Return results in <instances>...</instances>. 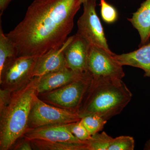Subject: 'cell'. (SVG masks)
I'll return each instance as SVG.
<instances>
[{
  "label": "cell",
  "mask_w": 150,
  "mask_h": 150,
  "mask_svg": "<svg viewBox=\"0 0 150 150\" xmlns=\"http://www.w3.org/2000/svg\"><path fill=\"white\" fill-rule=\"evenodd\" d=\"M127 19L139 32L141 38L140 47L148 43L150 38V0L142 3L131 18Z\"/></svg>",
  "instance_id": "obj_14"
},
{
  "label": "cell",
  "mask_w": 150,
  "mask_h": 150,
  "mask_svg": "<svg viewBox=\"0 0 150 150\" xmlns=\"http://www.w3.org/2000/svg\"><path fill=\"white\" fill-rule=\"evenodd\" d=\"M132 96L122 79L93 77L78 113L81 118L95 115L108 121L120 114L130 102Z\"/></svg>",
  "instance_id": "obj_3"
},
{
  "label": "cell",
  "mask_w": 150,
  "mask_h": 150,
  "mask_svg": "<svg viewBox=\"0 0 150 150\" xmlns=\"http://www.w3.org/2000/svg\"><path fill=\"white\" fill-rule=\"evenodd\" d=\"M0 25V73L8 64L17 57L14 44L3 32Z\"/></svg>",
  "instance_id": "obj_15"
},
{
  "label": "cell",
  "mask_w": 150,
  "mask_h": 150,
  "mask_svg": "<svg viewBox=\"0 0 150 150\" xmlns=\"http://www.w3.org/2000/svg\"><path fill=\"white\" fill-rule=\"evenodd\" d=\"M92 79V76L87 71L76 80L46 93L45 98L59 107L78 111Z\"/></svg>",
  "instance_id": "obj_5"
},
{
  "label": "cell",
  "mask_w": 150,
  "mask_h": 150,
  "mask_svg": "<svg viewBox=\"0 0 150 150\" xmlns=\"http://www.w3.org/2000/svg\"><path fill=\"white\" fill-rule=\"evenodd\" d=\"M11 0H0V16L2 15L4 11L7 8Z\"/></svg>",
  "instance_id": "obj_23"
},
{
  "label": "cell",
  "mask_w": 150,
  "mask_h": 150,
  "mask_svg": "<svg viewBox=\"0 0 150 150\" xmlns=\"http://www.w3.org/2000/svg\"><path fill=\"white\" fill-rule=\"evenodd\" d=\"M81 119L78 111L49 105L39 99L37 95L30 113L28 129L54 124H69Z\"/></svg>",
  "instance_id": "obj_4"
},
{
  "label": "cell",
  "mask_w": 150,
  "mask_h": 150,
  "mask_svg": "<svg viewBox=\"0 0 150 150\" xmlns=\"http://www.w3.org/2000/svg\"><path fill=\"white\" fill-rule=\"evenodd\" d=\"M115 54L99 47L89 45L88 71L93 77L123 79L125 76L123 66L115 59Z\"/></svg>",
  "instance_id": "obj_8"
},
{
  "label": "cell",
  "mask_w": 150,
  "mask_h": 150,
  "mask_svg": "<svg viewBox=\"0 0 150 150\" xmlns=\"http://www.w3.org/2000/svg\"><path fill=\"white\" fill-rule=\"evenodd\" d=\"M81 121L91 136L102 131L107 121L95 115H86L82 118Z\"/></svg>",
  "instance_id": "obj_18"
},
{
  "label": "cell",
  "mask_w": 150,
  "mask_h": 150,
  "mask_svg": "<svg viewBox=\"0 0 150 150\" xmlns=\"http://www.w3.org/2000/svg\"><path fill=\"white\" fill-rule=\"evenodd\" d=\"M81 2L82 4H83L87 0H81Z\"/></svg>",
  "instance_id": "obj_25"
},
{
  "label": "cell",
  "mask_w": 150,
  "mask_h": 150,
  "mask_svg": "<svg viewBox=\"0 0 150 150\" xmlns=\"http://www.w3.org/2000/svg\"><path fill=\"white\" fill-rule=\"evenodd\" d=\"M89 44L80 35L76 33L72 41L64 51L67 67L79 73L88 71V56Z\"/></svg>",
  "instance_id": "obj_11"
},
{
  "label": "cell",
  "mask_w": 150,
  "mask_h": 150,
  "mask_svg": "<svg viewBox=\"0 0 150 150\" xmlns=\"http://www.w3.org/2000/svg\"><path fill=\"white\" fill-rule=\"evenodd\" d=\"M67 126L71 133L81 142H86L91 137V135L88 133L81 120L67 124Z\"/></svg>",
  "instance_id": "obj_21"
},
{
  "label": "cell",
  "mask_w": 150,
  "mask_h": 150,
  "mask_svg": "<svg viewBox=\"0 0 150 150\" xmlns=\"http://www.w3.org/2000/svg\"><path fill=\"white\" fill-rule=\"evenodd\" d=\"M14 149L13 150H31L33 148L30 141L25 139L24 142L18 144Z\"/></svg>",
  "instance_id": "obj_22"
},
{
  "label": "cell",
  "mask_w": 150,
  "mask_h": 150,
  "mask_svg": "<svg viewBox=\"0 0 150 150\" xmlns=\"http://www.w3.org/2000/svg\"><path fill=\"white\" fill-rule=\"evenodd\" d=\"M33 147L40 150H87L85 143L51 142L43 140L30 141Z\"/></svg>",
  "instance_id": "obj_16"
},
{
  "label": "cell",
  "mask_w": 150,
  "mask_h": 150,
  "mask_svg": "<svg viewBox=\"0 0 150 150\" xmlns=\"http://www.w3.org/2000/svg\"><path fill=\"white\" fill-rule=\"evenodd\" d=\"M112 139L104 131L97 133L86 142L87 150H108Z\"/></svg>",
  "instance_id": "obj_17"
},
{
  "label": "cell",
  "mask_w": 150,
  "mask_h": 150,
  "mask_svg": "<svg viewBox=\"0 0 150 150\" xmlns=\"http://www.w3.org/2000/svg\"><path fill=\"white\" fill-rule=\"evenodd\" d=\"M23 137L30 141L38 140L51 142L86 143L77 139L69 130L67 124H54L28 129Z\"/></svg>",
  "instance_id": "obj_9"
},
{
  "label": "cell",
  "mask_w": 150,
  "mask_h": 150,
  "mask_svg": "<svg viewBox=\"0 0 150 150\" xmlns=\"http://www.w3.org/2000/svg\"><path fill=\"white\" fill-rule=\"evenodd\" d=\"M38 77H34L13 91L1 89L0 150H9L28 130L33 103L38 95Z\"/></svg>",
  "instance_id": "obj_2"
},
{
  "label": "cell",
  "mask_w": 150,
  "mask_h": 150,
  "mask_svg": "<svg viewBox=\"0 0 150 150\" xmlns=\"http://www.w3.org/2000/svg\"><path fill=\"white\" fill-rule=\"evenodd\" d=\"M114 57L122 66L139 68L144 71V76L150 77V42L130 53L115 54Z\"/></svg>",
  "instance_id": "obj_13"
},
{
  "label": "cell",
  "mask_w": 150,
  "mask_h": 150,
  "mask_svg": "<svg viewBox=\"0 0 150 150\" xmlns=\"http://www.w3.org/2000/svg\"><path fill=\"white\" fill-rule=\"evenodd\" d=\"M144 150H150V138L146 142L144 147Z\"/></svg>",
  "instance_id": "obj_24"
},
{
  "label": "cell",
  "mask_w": 150,
  "mask_h": 150,
  "mask_svg": "<svg viewBox=\"0 0 150 150\" xmlns=\"http://www.w3.org/2000/svg\"><path fill=\"white\" fill-rule=\"evenodd\" d=\"M81 0H35L24 18L6 34L18 57L39 56L60 48L74 27Z\"/></svg>",
  "instance_id": "obj_1"
},
{
  "label": "cell",
  "mask_w": 150,
  "mask_h": 150,
  "mask_svg": "<svg viewBox=\"0 0 150 150\" xmlns=\"http://www.w3.org/2000/svg\"><path fill=\"white\" fill-rule=\"evenodd\" d=\"M100 14L103 21L112 23L116 21L118 17L116 9L105 0H100Z\"/></svg>",
  "instance_id": "obj_20"
},
{
  "label": "cell",
  "mask_w": 150,
  "mask_h": 150,
  "mask_svg": "<svg viewBox=\"0 0 150 150\" xmlns=\"http://www.w3.org/2000/svg\"><path fill=\"white\" fill-rule=\"evenodd\" d=\"M74 38V35L68 38L60 48L51 50L39 56L33 71V77H40L49 73L68 68L65 60L64 51Z\"/></svg>",
  "instance_id": "obj_10"
},
{
  "label": "cell",
  "mask_w": 150,
  "mask_h": 150,
  "mask_svg": "<svg viewBox=\"0 0 150 150\" xmlns=\"http://www.w3.org/2000/svg\"><path fill=\"white\" fill-rule=\"evenodd\" d=\"M135 141L133 137L121 136L113 138L108 150H133Z\"/></svg>",
  "instance_id": "obj_19"
},
{
  "label": "cell",
  "mask_w": 150,
  "mask_h": 150,
  "mask_svg": "<svg viewBox=\"0 0 150 150\" xmlns=\"http://www.w3.org/2000/svg\"><path fill=\"white\" fill-rule=\"evenodd\" d=\"M85 72H78L67 68L38 77V95L47 93L71 83L81 77Z\"/></svg>",
  "instance_id": "obj_12"
},
{
  "label": "cell",
  "mask_w": 150,
  "mask_h": 150,
  "mask_svg": "<svg viewBox=\"0 0 150 150\" xmlns=\"http://www.w3.org/2000/svg\"><path fill=\"white\" fill-rule=\"evenodd\" d=\"M83 4V12L78 21L77 34L90 45L112 52L108 47L103 27L97 14L96 0H87Z\"/></svg>",
  "instance_id": "obj_6"
},
{
  "label": "cell",
  "mask_w": 150,
  "mask_h": 150,
  "mask_svg": "<svg viewBox=\"0 0 150 150\" xmlns=\"http://www.w3.org/2000/svg\"><path fill=\"white\" fill-rule=\"evenodd\" d=\"M38 57L20 56L10 62L0 73L1 89L13 91L27 84L33 77Z\"/></svg>",
  "instance_id": "obj_7"
}]
</instances>
